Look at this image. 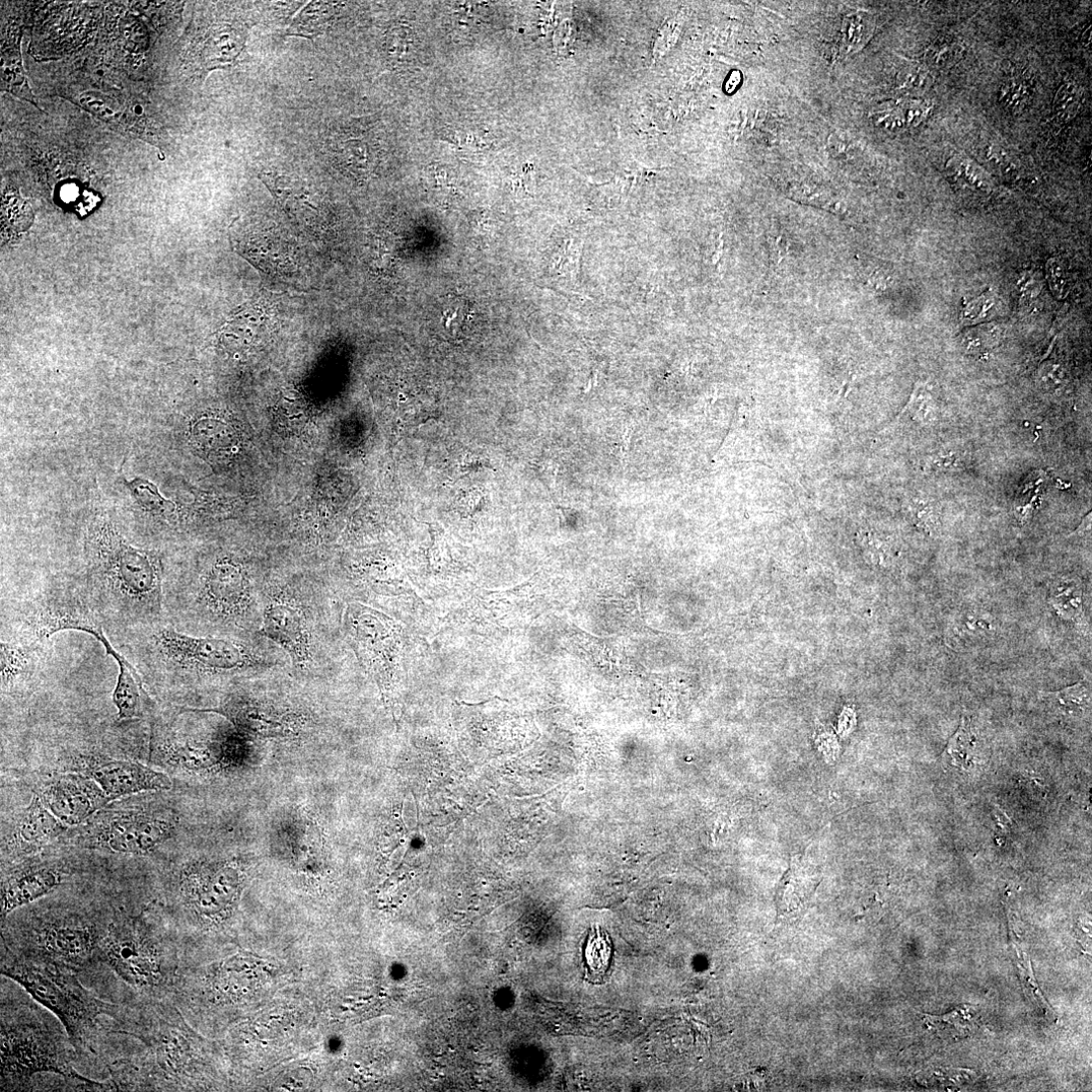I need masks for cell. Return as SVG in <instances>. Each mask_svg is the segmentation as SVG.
<instances>
[{"label":"cell","instance_id":"cell-1","mask_svg":"<svg viewBox=\"0 0 1092 1092\" xmlns=\"http://www.w3.org/2000/svg\"><path fill=\"white\" fill-rule=\"evenodd\" d=\"M85 550L84 587L107 625L130 633L164 622V568L157 552L133 546L107 521L91 527Z\"/></svg>","mask_w":1092,"mask_h":1092},{"label":"cell","instance_id":"cell-2","mask_svg":"<svg viewBox=\"0 0 1092 1092\" xmlns=\"http://www.w3.org/2000/svg\"><path fill=\"white\" fill-rule=\"evenodd\" d=\"M79 1054L58 1021L33 1002H14L2 993V1091L31 1090L39 1074H54L84 1090L108 1091L106 1082L87 1077Z\"/></svg>","mask_w":1092,"mask_h":1092},{"label":"cell","instance_id":"cell-3","mask_svg":"<svg viewBox=\"0 0 1092 1092\" xmlns=\"http://www.w3.org/2000/svg\"><path fill=\"white\" fill-rule=\"evenodd\" d=\"M2 975L19 984L64 1027L80 1060L98 1055L100 1042L112 1038L129 1008L105 1001L87 988L78 973L56 965L26 960L2 952Z\"/></svg>","mask_w":1092,"mask_h":1092},{"label":"cell","instance_id":"cell-4","mask_svg":"<svg viewBox=\"0 0 1092 1092\" xmlns=\"http://www.w3.org/2000/svg\"><path fill=\"white\" fill-rule=\"evenodd\" d=\"M112 920L81 911L31 914L22 921L2 923L3 952L80 975L98 965Z\"/></svg>","mask_w":1092,"mask_h":1092},{"label":"cell","instance_id":"cell-5","mask_svg":"<svg viewBox=\"0 0 1092 1092\" xmlns=\"http://www.w3.org/2000/svg\"><path fill=\"white\" fill-rule=\"evenodd\" d=\"M131 663L140 674L217 676L257 665L247 648L231 639L193 636L164 622L129 634Z\"/></svg>","mask_w":1092,"mask_h":1092},{"label":"cell","instance_id":"cell-6","mask_svg":"<svg viewBox=\"0 0 1092 1092\" xmlns=\"http://www.w3.org/2000/svg\"><path fill=\"white\" fill-rule=\"evenodd\" d=\"M160 924L144 915L113 919L102 941L98 964L107 966L143 1000L169 993L173 967Z\"/></svg>","mask_w":1092,"mask_h":1092},{"label":"cell","instance_id":"cell-7","mask_svg":"<svg viewBox=\"0 0 1092 1092\" xmlns=\"http://www.w3.org/2000/svg\"><path fill=\"white\" fill-rule=\"evenodd\" d=\"M13 622L12 631L42 641H50L61 631L85 632L95 636L114 660L121 654L107 636L106 623L84 586L38 591L20 603Z\"/></svg>","mask_w":1092,"mask_h":1092},{"label":"cell","instance_id":"cell-8","mask_svg":"<svg viewBox=\"0 0 1092 1092\" xmlns=\"http://www.w3.org/2000/svg\"><path fill=\"white\" fill-rule=\"evenodd\" d=\"M344 626L361 664L390 699L401 667L400 626L390 617L357 603L348 605Z\"/></svg>","mask_w":1092,"mask_h":1092},{"label":"cell","instance_id":"cell-9","mask_svg":"<svg viewBox=\"0 0 1092 1092\" xmlns=\"http://www.w3.org/2000/svg\"><path fill=\"white\" fill-rule=\"evenodd\" d=\"M175 828V818L160 810L114 812L91 825L83 842L92 849L144 855L168 841Z\"/></svg>","mask_w":1092,"mask_h":1092},{"label":"cell","instance_id":"cell-10","mask_svg":"<svg viewBox=\"0 0 1092 1092\" xmlns=\"http://www.w3.org/2000/svg\"><path fill=\"white\" fill-rule=\"evenodd\" d=\"M178 892L182 907L201 927L220 925L236 900V872L224 863L189 865L180 874Z\"/></svg>","mask_w":1092,"mask_h":1092},{"label":"cell","instance_id":"cell-11","mask_svg":"<svg viewBox=\"0 0 1092 1092\" xmlns=\"http://www.w3.org/2000/svg\"><path fill=\"white\" fill-rule=\"evenodd\" d=\"M39 797L47 810L66 827L86 823L113 801L91 777L71 774L53 779Z\"/></svg>","mask_w":1092,"mask_h":1092},{"label":"cell","instance_id":"cell-12","mask_svg":"<svg viewBox=\"0 0 1092 1092\" xmlns=\"http://www.w3.org/2000/svg\"><path fill=\"white\" fill-rule=\"evenodd\" d=\"M195 597L197 606L211 619L224 621L239 615L248 597L247 578L240 564L228 557L216 559L200 577Z\"/></svg>","mask_w":1092,"mask_h":1092},{"label":"cell","instance_id":"cell-13","mask_svg":"<svg viewBox=\"0 0 1092 1092\" xmlns=\"http://www.w3.org/2000/svg\"><path fill=\"white\" fill-rule=\"evenodd\" d=\"M50 649V641L3 630L0 643L3 694L21 693L36 684L43 673Z\"/></svg>","mask_w":1092,"mask_h":1092},{"label":"cell","instance_id":"cell-14","mask_svg":"<svg viewBox=\"0 0 1092 1092\" xmlns=\"http://www.w3.org/2000/svg\"><path fill=\"white\" fill-rule=\"evenodd\" d=\"M65 878L63 868L53 863L25 864L3 874L2 922L18 910L54 893Z\"/></svg>","mask_w":1092,"mask_h":1092},{"label":"cell","instance_id":"cell-15","mask_svg":"<svg viewBox=\"0 0 1092 1092\" xmlns=\"http://www.w3.org/2000/svg\"><path fill=\"white\" fill-rule=\"evenodd\" d=\"M85 768L113 800L146 791L170 790L171 778L144 765L106 758H94Z\"/></svg>","mask_w":1092,"mask_h":1092},{"label":"cell","instance_id":"cell-16","mask_svg":"<svg viewBox=\"0 0 1092 1092\" xmlns=\"http://www.w3.org/2000/svg\"><path fill=\"white\" fill-rule=\"evenodd\" d=\"M821 881V873L814 865L804 857H794L777 889L778 920L795 922L803 917Z\"/></svg>","mask_w":1092,"mask_h":1092},{"label":"cell","instance_id":"cell-17","mask_svg":"<svg viewBox=\"0 0 1092 1092\" xmlns=\"http://www.w3.org/2000/svg\"><path fill=\"white\" fill-rule=\"evenodd\" d=\"M262 633L282 647L297 666L310 659V641L303 613L285 602H272L266 609Z\"/></svg>","mask_w":1092,"mask_h":1092},{"label":"cell","instance_id":"cell-18","mask_svg":"<svg viewBox=\"0 0 1092 1092\" xmlns=\"http://www.w3.org/2000/svg\"><path fill=\"white\" fill-rule=\"evenodd\" d=\"M66 828L68 827L47 810L37 795L16 823L7 848L12 855L29 854L62 836Z\"/></svg>","mask_w":1092,"mask_h":1092},{"label":"cell","instance_id":"cell-19","mask_svg":"<svg viewBox=\"0 0 1092 1092\" xmlns=\"http://www.w3.org/2000/svg\"><path fill=\"white\" fill-rule=\"evenodd\" d=\"M188 710L220 714L229 719L238 730L255 736H280L290 732L289 717L273 709L241 700L231 699L220 707L211 709Z\"/></svg>","mask_w":1092,"mask_h":1092},{"label":"cell","instance_id":"cell-20","mask_svg":"<svg viewBox=\"0 0 1092 1092\" xmlns=\"http://www.w3.org/2000/svg\"><path fill=\"white\" fill-rule=\"evenodd\" d=\"M117 665L119 673L113 702L118 710L119 720L133 721L151 716L155 705L144 687L141 674L127 658Z\"/></svg>","mask_w":1092,"mask_h":1092},{"label":"cell","instance_id":"cell-21","mask_svg":"<svg viewBox=\"0 0 1092 1092\" xmlns=\"http://www.w3.org/2000/svg\"><path fill=\"white\" fill-rule=\"evenodd\" d=\"M191 442L206 458H223L237 445L233 427L215 417H202L191 429Z\"/></svg>","mask_w":1092,"mask_h":1092},{"label":"cell","instance_id":"cell-22","mask_svg":"<svg viewBox=\"0 0 1092 1092\" xmlns=\"http://www.w3.org/2000/svg\"><path fill=\"white\" fill-rule=\"evenodd\" d=\"M234 312L223 327V339L232 344L247 346L272 328V315L262 303L247 304Z\"/></svg>","mask_w":1092,"mask_h":1092},{"label":"cell","instance_id":"cell-23","mask_svg":"<svg viewBox=\"0 0 1092 1092\" xmlns=\"http://www.w3.org/2000/svg\"><path fill=\"white\" fill-rule=\"evenodd\" d=\"M927 1027L941 1039L960 1040L974 1034L979 1017L973 1006L962 1005L941 1016L925 1015Z\"/></svg>","mask_w":1092,"mask_h":1092},{"label":"cell","instance_id":"cell-24","mask_svg":"<svg viewBox=\"0 0 1092 1092\" xmlns=\"http://www.w3.org/2000/svg\"><path fill=\"white\" fill-rule=\"evenodd\" d=\"M926 105L917 101H900L884 107L872 116L874 125L889 132H901L917 126L927 114Z\"/></svg>","mask_w":1092,"mask_h":1092},{"label":"cell","instance_id":"cell-25","mask_svg":"<svg viewBox=\"0 0 1092 1092\" xmlns=\"http://www.w3.org/2000/svg\"><path fill=\"white\" fill-rule=\"evenodd\" d=\"M613 958L609 934L600 926L590 928L584 945V964L591 980H599L608 972Z\"/></svg>","mask_w":1092,"mask_h":1092},{"label":"cell","instance_id":"cell-26","mask_svg":"<svg viewBox=\"0 0 1092 1092\" xmlns=\"http://www.w3.org/2000/svg\"><path fill=\"white\" fill-rule=\"evenodd\" d=\"M241 35L230 28H220L208 36L203 56L207 67L224 66L234 61L243 47Z\"/></svg>","mask_w":1092,"mask_h":1092},{"label":"cell","instance_id":"cell-27","mask_svg":"<svg viewBox=\"0 0 1092 1092\" xmlns=\"http://www.w3.org/2000/svg\"><path fill=\"white\" fill-rule=\"evenodd\" d=\"M127 485L144 509L167 522L172 521L176 505L164 499L153 483L143 479H135L132 482H127Z\"/></svg>","mask_w":1092,"mask_h":1092},{"label":"cell","instance_id":"cell-28","mask_svg":"<svg viewBox=\"0 0 1092 1092\" xmlns=\"http://www.w3.org/2000/svg\"><path fill=\"white\" fill-rule=\"evenodd\" d=\"M1002 338V328L994 323L969 328L961 335V346L967 354L983 355L996 347Z\"/></svg>","mask_w":1092,"mask_h":1092},{"label":"cell","instance_id":"cell-29","mask_svg":"<svg viewBox=\"0 0 1092 1092\" xmlns=\"http://www.w3.org/2000/svg\"><path fill=\"white\" fill-rule=\"evenodd\" d=\"M334 7L331 4H311L296 19L290 28V34L301 36H316L325 30L333 16Z\"/></svg>","mask_w":1092,"mask_h":1092},{"label":"cell","instance_id":"cell-30","mask_svg":"<svg viewBox=\"0 0 1092 1092\" xmlns=\"http://www.w3.org/2000/svg\"><path fill=\"white\" fill-rule=\"evenodd\" d=\"M1033 88L1032 78L1011 77L1001 86L999 101L1010 112L1022 111L1032 100Z\"/></svg>","mask_w":1092,"mask_h":1092},{"label":"cell","instance_id":"cell-31","mask_svg":"<svg viewBox=\"0 0 1092 1092\" xmlns=\"http://www.w3.org/2000/svg\"><path fill=\"white\" fill-rule=\"evenodd\" d=\"M873 31L870 17L863 13L852 14L846 18L842 30V49L845 54L859 51L869 40Z\"/></svg>","mask_w":1092,"mask_h":1092},{"label":"cell","instance_id":"cell-32","mask_svg":"<svg viewBox=\"0 0 1092 1092\" xmlns=\"http://www.w3.org/2000/svg\"><path fill=\"white\" fill-rule=\"evenodd\" d=\"M946 168L961 183L973 190L990 192L994 187L989 177L965 158L955 157L951 159Z\"/></svg>","mask_w":1092,"mask_h":1092},{"label":"cell","instance_id":"cell-33","mask_svg":"<svg viewBox=\"0 0 1092 1092\" xmlns=\"http://www.w3.org/2000/svg\"><path fill=\"white\" fill-rule=\"evenodd\" d=\"M1001 304L991 290L967 303L962 312V321L966 325H977L993 321L1000 316Z\"/></svg>","mask_w":1092,"mask_h":1092},{"label":"cell","instance_id":"cell-34","mask_svg":"<svg viewBox=\"0 0 1092 1092\" xmlns=\"http://www.w3.org/2000/svg\"><path fill=\"white\" fill-rule=\"evenodd\" d=\"M1082 99L1080 86L1072 81H1064L1059 87L1053 104V113L1059 123L1070 122L1077 115Z\"/></svg>","mask_w":1092,"mask_h":1092},{"label":"cell","instance_id":"cell-35","mask_svg":"<svg viewBox=\"0 0 1092 1092\" xmlns=\"http://www.w3.org/2000/svg\"><path fill=\"white\" fill-rule=\"evenodd\" d=\"M975 746V738L971 730L970 720L963 716L958 732L950 740L948 748L943 753V760L950 761L955 766H966Z\"/></svg>","mask_w":1092,"mask_h":1092},{"label":"cell","instance_id":"cell-36","mask_svg":"<svg viewBox=\"0 0 1092 1092\" xmlns=\"http://www.w3.org/2000/svg\"><path fill=\"white\" fill-rule=\"evenodd\" d=\"M961 52L959 42L951 36H940L935 39L924 53V62L927 67L940 70L950 67L957 61Z\"/></svg>","mask_w":1092,"mask_h":1092},{"label":"cell","instance_id":"cell-37","mask_svg":"<svg viewBox=\"0 0 1092 1092\" xmlns=\"http://www.w3.org/2000/svg\"><path fill=\"white\" fill-rule=\"evenodd\" d=\"M1047 696L1068 714H1081L1090 704V689L1085 681Z\"/></svg>","mask_w":1092,"mask_h":1092},{"label":"cell","instance_id":"cell-38","mask_svg":"<svg viewBox=\"0 0 1092 1092\" xmlns=\"http://www.w3.org/2000/svg\"><path fill=\"white\" fill-rule=\"evenodd\" d=\"M966 467L965 453L959 449L943 448L925 458L923 469L927 473L959 472Z\"/></svg>","mask_w":1092,"mask_h":1092},{"label":"cell","instance_id":"cell-39","mask_svg":"<svg viewBox=\"0 0 1092 1092\" xmlns=\"http://www.w3.org/2000/svg\"><path fill=\"white\" fill-rule=\"evenodd\" d=\"M908 513L911 523L919 530L931 535L938 528V509L933 501L913 498L908 504Z\"/></svg>","mask_w":1092,"mask_h":1092},{"label":"cell","instance_id":"cell-40","mask_svg":"<svg viewBox=\"0 0 1092 1092\" xmlns=\"http://www.w3.org/2000/svg\"><path fill=\"white\" fill-rule=\"evenodd\" d=\"M1046 277L1052 294L1058 300L1068 297L1072 277L1067 264L1060 258H1051L1046 264Z\"/></svg>","mask_w":1092,"mask_h":1092},{"label":"cell","instance_id":"cell-41","mask_svg":"<svg viewBox=\"0 0 1092 1092\" xmlns=\"http://www.w3.org/2000/svg\"><path fill=\"white\" fill-rule=\"evenodd\" d=\"M928 70L920 66H909L899 76L898 87L909 93L925 92L932 84Z\"/></svg>","mask_w":1092,"mask_h":1092},{"label":"cell","instance_id":"cell-42","mask_svg":"<svg viewBox=\"0 0 1092 1092\" xmlns=\"http://www.w3.org/2000/svg\"><path fill=\"white\" fill-rule=\"evenodd\" d=\"M1067 375L1064 364L1057 360H1048L1043 364L1039 373V379L1046 389L1056 390L1064 386Z\"/></svg>","mask_w":1092,"mask_h":1092},{"label":"cell","instance_id":"cell-43","mask_svg":"<svg viewBox=\"0 0 1092 1092\" xmlns=\"http://www.w3.org/2000/svg\"><path fill=\"white\" fill-rule=\"evenodd\" d=\"M486 501L485 492L479 488H474L459 495L456 501L457 509L467 517H474L482 512L486 506Z\"/></svg>","mask_w":1092,"mask_h":1092},{"label":"cell","instance_id":"cell-44","mask_svg":"<svg viewBox=\"0 0 1092 1092\" xmlns=\"http://www.w3.org/2000/svg\"><path fill=\"white\" fill-rule=\"evenodd\" d=\"M412 43L410 31L404 26L393 28L387 40L389 55L393 58L403 57Z\"/></svg>","mask_w":1092,"mask_h":1092},{"label":"cell","instance_id":"cell-45","mask_svg":"<svg viewBox=\"0 0 1092 1092\" xmlns=\"http://www.w3.org/2000/svg\"><path fill=\"white\" fill-rule=\"evenodd\" d=\"M1017 286L1025 302L1032 303L1041 296L1042 282L1033 273H1024Z\"/></svg>","mask_w":1092,"mask_h":1092},{"label":"cell","instance_id":"cell-46","mask_svg":"<svg viewBox=\"0 0 1092 1092\" xmlns=\"http://www.w3.org/2000/svg\"><path fill=\"white\" fill-rule=\"evenodd\" d=\"M678 27V19L670 20L665 24V26L662 28L661 33L659 34L657 41H655L653 51L654 56H657V58L663 56L666 50L671 47V44H673L674 42Z\"/></svg>","mask_w":1092,"mask_h":1092},{"label":"cell","instance_id":"cell-47","mask_svg":"<svg viewBox=\"0 0 1092 1092\" xmlns=\"http://www.w3.org/2000/svg\"><path fill=\"white\" fill-rule=\"evenodd\" d=\"M788 253V247L781 239H777L775 247H773V257L780 262Z\"/></svg>","mask_w":1092,"mask_h":1092},{"label":"cell","instance_id":"cell-48","mask_svg":"<svg viewBox=\"0 0 1092 1092\" xmlns=\"http://www.w3.org/2000/svg\"><path fill=\"white\" fill-rule=\"evenodd\" d=\"M1080 43L1085 48H1090V46H1091V25H1090V23H1088L1085 26V28L1081 31Z\"/></svg>","mask_w":1092,"mask_h":1092}]
</instances>
